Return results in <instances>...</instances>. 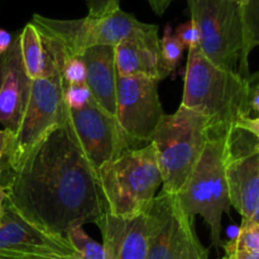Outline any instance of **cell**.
<instances>
[{"label": "cell", "mask_w": 259, "mask_h": 259, "mask_svg": "<svg viewBox=\"0 0 259 259\" xmlns=\"http://www.w3.org/2000/svg\"><path fill=\"white\" fill-rule=\"evenodd\" d=\"M3 187L22 219L53 237H65L75 223H95L106 211L98 174L67 119L38 144L22 168L7 172Z\"/></svg>", "instance_id": "obj_1"}, {"label": "cell", "mask_w": 259, "mask_h": 259, "mask_svg": "<svg viewBox=\"0 0 259 259\" xmlns=\"http://www.w3.org/2000/svg\"><path fill=\"white\" fill-rule=\"evenodd\" d=\"M42 37L45 50V71L42 77L32 81L29 100L19 128L14 136H8V147L3 159L5 172H17L56 128L67 119L63 101L62 65L66 52L57 42Z\"/></svg>", "instance_id": "obj_2"}, {"label": "cell", "mask_w": 259, "mask_h": 259, "mask_svg": "<svg viewBox=\"0 0 259 259\" xmlns=\"http://www.w3.org/2000/svg\"><path fill=\"white\" fill-rule=\"evenodd\" d=\"M248 93L247 78L215 66L200 48L189 51L181 106L204 115L210 131H232L239 119L250 116Z\"/></svg>", "instance_id": "obj_3"}, {"label": "cell", "mask_w": 259, "mask_h": 259, "mask_svg": "<svg viewBox=\"0 0 259 259\" xmlns=\"http://www.w3.org/2000/svg\"><path fill=\"white\" fill-rule=\"evenodd\" d=\"M232 131H210L196 167L179 194L175 195L185 217L191 220H195L196 215L204 218L217 249L224 244L222 242L223 214L229 215L232 206L225 176L228 139Z\"/></svg>", "instance_id": "obj_4"}, {"label": "cell", "mask_w": 259, "mask_h": 259, "mask_svg": "<svg viewBox=\"0 0 259 259\" xmlns=\"http://www.w3.org/2000/svg\"><path fill=\"white\" fill-rule=\"evenodd\" d=\"M106 211L114 217L146 214L162 185V175L152 143L132 149L98 171Z\"/></svg>", "instance_id": "obj_5"}, {"label": "cell", "mask_w": 259, "mask_h": 259, "mask_svg": "<svg viewBox=\"0 0 259 259\" xmlns=\"http://www.w3.org/2000/svg\"><path fill=\"white\" fill-rule=\"evenodd\" d=\"M210 129L204 115L181 105L176 113L164 115L151 141L162 175V192L177 195L184 187L201 157Z\"/></svg>", "instance_id": "obj_6"}, {"label": "cell", "mask_w": 259, "mask_h": 259, "mask_svg": "<svg viewBox=\"0 0 259 259\" xmlns=\"http://www.w3.org/2000/svg\"><path fill=\"white\" fill-rule=\"evenodd\" d=\"M201 37L200 51L220 68L237 72L244 50L242 0H187Z\"/></svg>", "instance_id": "obj_7"}, {"label": "cell", "mask_w": 259, "mask_h": 259, "mask_svg": "<svg viewBox=\"0 0 259 259\" xmlns=\"http://www.w3.org/2000/svg\"><path fill=\"white\" fill-rule=\"evenodd\" d=\"M32 23L40 35L57 42L72 56H80L94 46L115 47L144 24L121 9L103 17L88 15L80 19H53L34 14Z\"/></svg>", "instance_id": "obj_8"}, {"label": "cell", "mask_w": 259, "mask_h": 259, "mask_svg": "<svg viewBox=\"0 0 259 259\" xmlns=\"http://www.w3.org/2000/svg\"><path fill=\"white\" fill-rule=\"evenodd\" d=\"M67 120L96 174L125 152L144 147L126 136L116 118L105 113L94 100L80 110L67 109Z\"/></svg>", "instance_id": "obj_9"}, {"label": "cell", "mask_w": 259, "mask_h": 259, "mask_svg": "<svg viewBox=\"0 0 259 259\" xmlns=\"http://www.w3.org/2000/svg\"><path fill=\"white\" fill-rule=\"evenodd\" d=\"M158 83L146 76H116V120L124 133L141 146L151 143L166 115Z\"/></svg>", "instance_id": "obj_10"}, {"label": "cell", "mask_w": 259, "mask_h": 259, "mask_svg": "<svg viewBox=\"0 0 259 259\" xmlns=\"http://www.w3.org/2000/svg\"><path fill=\"white\" fill-rule=\"evenodd\" d=\"M252 134L234 128L228 139L225 176L230 205L242 219H252L259 202V152Z\"/></svg>", "instance_id": "obj_11"}, {"label": "cell", "mask_w": 259, "mask_h": 259, "mask_svg": "<svg viewBox=\"0 0 259 259\" xmlns=\"http://www.w3.org/2000/svg\"><path fill=\"white\" fill-rule=\"evenodd\" d=\"M52 253L76 254L66 237H53L32 227L7 201L0 223V259H32Z\"/></svg>", "instance_id": "obj_12"}, {"label": "cell", "mask_w": 259, "mask_h": 259, "mask_svg": "<svg viewBox=\"0 0 259 259\" xmlns=\"http://www.w3.org/2000/svg\"><path fill=\"white\" fill-rule=\"evenodd\" d=\"M32 90L20 53L19 34L13 37L12 46L0 55V124L8 136H14L24 115Z\"/></svg>", "instance_id": "obj_13"}, {"label": "cell", "mask_w": 259, "mask_h": 259, "mask_svg": "<svg viewBox=\"0 0 259 259\" xmlns=\"http://www.w3.org/2000/svg\"><path fill=\"white\" fill-rule=\"evenodd\" d=\"M118 76H146L159 81L171 75L161 56L158 27L144 23L115 46Z\"/></svg>", "instance_id": "obj_14"}, {"label": "cell", "mask_w": 259, "mask_h": 259, "mask_svg": "<svg viewBox=\"0 0 259 259\" xmlns=\"http://www.w3.org/2000/svg\"><path fill=\"white\" fill-rule=\"evenodd\" d=\"M147 259H174L189 218L180 209L175 195L161 192L147 210Z\"/></svg>", "instance_id": "obj_15"}, {"label": "cell", "mask_w": 259, "mask_h": 259, "mask_svg": "<svg viewBox=\"0 0 259 259\" xmlns=\"http://www.w3.org/2000/svg\"><path fill=\"white\" fill-rule=\"evenodd\" d=\"M103 235L105 259H147V214L119 218L104 211L95 222Z\"/></svg>", "instance_id": "obj_16"}, {"label": "cell", "mask_w": 259, "mask_h": 259, "mask_svg": "<svg viewBox=\"0 0 259 259\" xmlns=\"http://www.w3.org/2000/svg\"><path fill=\"white\" fill-rule=\"evenodd\" d=\"M86 67V85L93 100L109 115L116 118L115 47L94 46L81 53Z\"/></svg>", "instance_id": "obj_17"}, {"label": "cell", "mask_w": 259, "mask_h": 259, "mask_svg": "<svg viewBox=\"0 0 259 259\" xmlns=\"http://www.w3.org/2000/svg\"><path fill=\"white\" fill-rule=\"evenodd\" d=\"M20 53L28 77L32 81L42 77L45 71V50L42 37L33 23H28L19 33Z\"/></svg>", "instance_id": "obj_18"}, {"label": "cell", "mask_w": 259, "mask_h": 259, "mask_svg": "<svg viewBox=\"0 0 259 259\" xmlns=\"http://www.w3.org/2000/svg\"><path fill=\"white\" fill-rule=\"evenodd\" d=\"M243 22H244V50L240 57L239 73L243 78H249L248 57L254 47L259 46V0H242Z\"/></svg>", "instance_id": "obj_19"}, {"label": "cell", "mask_w": 259, "mask_h": 259, "mask_svg": "<svg viewBox=\"0 0 259 259\" xmlns=\"http://www.w3.org/2000/svg\"><path fill=\"white\" fill-rule=\"evenodd\" d=\"M65 237L80 259H105L103 244H99L89 237L83 230L82 224L75 223L70 225L66 230Z\"/></svg>", "instance_id": "obj_20"}, {"label": "cell", "mask_w": 259, "mask_h": 259, "mask_svg": "<svg viewBox=\"0 0 259 259\" xmlns=\"http://www.w3.org/2000/svg\"><path fill=\"white\" fill-rule=\"evenodd\" d=\"M223 248L225 250H243L259 259V224L252 219H242L238 235L232 242L223 244Z\"/></svg>", "instance_id": "obj_21"}, {"label": "cell", "mask_w": 259, "mask_h": 259, "mask_svg": "<svg viewBox=\"0 0 259 259\" xmlns=\"http://www.w3.org/2000/svg\"><path fill=\"white\" fill-rule=\"evenodd\" d=\"M207 257L209 249L200 243L195 232L194 220L187 219L174 259H207Z\"/></svg>", "instance_id": "obj_22"}, {"label": "cell", "mask_w": 259, "mask_h": 259, "mask_svg": "<svg viewBox=\"0 0 259 259\" xmlns=\"http://www.w3.org/2000/svg\"><path fill=\"white\" fill-rule=\"evenodd\" d=\"M159 47H161V56L166 67L174 72L177 68V65L181 61L184 55L185 47L174 33H171V28L167 27L164 34L159 38Z\"/></svg>", "instance_id": "obj_23"}, {"label": "cell", "mask_w": 259, "mask_h": 259, "mask_svg": "<svg viewBox=\"0 0 259 259\" xmlns=\"http://www.w3.org/2000/svg\"><path fill=\"white\" fill-rule=\"evenodd\" d=\"M93 100V95L86 83L67 85L63 82V101L68 110H80Z\"/></svg>", "instance_id": "obj_24"}, {"label": "cell", "mask_w": 259, "mask_h": 259, "mask_svg": "<svg viewBox=\"0 0 259 259\" xmlns=\"http://www.w3.org/2000/svg\"><path fill=\"white\" fill-rule=\"evenodd\" d=\"M63 82L67 85L86 83V67L81 56H72L66 53L62 65Z\"/></svg>", "instance_id": "obj_25"}, {"label": "cell", "mask_w": 259, "mask_h": 259, "mask_svg": "<svg viewBox=\"0 0 259 259\" xmlns=\"http://www.w3.org/2000/svg\"><path fill=\"white\" fill-rule=\"evenodd\" d=\"M175 35L177 39L184 45L185 48L189 51L199 50L200 42H201V37H200V32L197 25L195 24L194 20L190 19L189 22L182 23L179 27L175 29Z\"/></svg>", "instance_id": "obj_26"}, {"label": "cell", "mask_w": 259, "mask_h": 259, "mask_svg": "<svg viewBox=\"0 0 259 259\" xmlns=\"http://www.w3.org/2000/svg\"><path fill=\"white\" fill-rule=\"evenodd\" d=\"M90 17H103L120 9V0H86Z\"/></svg>", "instance_id": "obj_27"}, {"label": "cell", "mask_w": 259, "mask_h": 259, "mask_svg": "<svg viewBox=\"0 0 259 259\" xmlns=\"http://www.w3.org/2000/svg\"><path fill=\"white\" fill-rule=\"evenodd\" d=\"M249 83V93H248V108H249L250 116L252 113L259 116V77L255 75L249 76L248 78Z\"/></svg>", "instance_id": "obj_28"}, {"label": "cell", "mask_w": 259, "mask_h": 259, "mask_svg": "<svg viewBox=\"0 0 259 259\" xmlns=\"http://www.w3.org/2000/svg\"><path fill=\"white\" fill-rule=\"evenodd\" d=\"M235 128L252 134L259 141V116H244L237 121Z\"/></svg>", "instance_id": "obj_29"}, {"label": "cell", "mask_w": 259, "mask_h": 259, "mask_svg": "<svg viewBox=\"0 0 259 259\" xmlns=\"http://www.w3.org/2000/svg\"><path fill=\"white\" fill-rule=\"evenodd\" d=\"M174 2L175 0H148L152 10H153L157 15L163 14L167 10V8H168Z\"/></svg>", "instance_id": "obj_30"}, {"label": "cell", "mask_w": 259, "mask_h": 259, "mask_svg": "<svg viewBox=\"0 0 259 259\" xmlns=\"http://www.w3.org/2000/svg\"><path fill=\"white\" fill-rule=\"evenodd\" d=\"M13 42V35L5 29L0 28V55L7 52L9 47L12 46Z\"/></svg>", "instance_id": "obj_31"}, {"label": "cell", "mask_w": 259, "mask_h": 259, "mask_svg": "<svg viewBox=\"0 0 259 259\" xmlns=\"http://www.w3.org/2000/svg\"><path fill=\"white\" fill-rule=\"evenodd\" d=\"M227 254H230L233 257V259H258L255 257H253L252 254L247 252H243V250H235V249H227L225 250Z\"/></svg>", "instance_id": "obj_32"}, {"label": "cell", "mask_w": 259, "mask_h": 259, "mask_svg": "<svg viewBox=\"0 0 259 259\" xmlns=\"http://www.w3.org/2000/svg\"><path fill=\"white\" fill-rule=\"evenodd\" d=\"M7 194H5V189L3 185L0 186V223H2L3 218L5 215V209H7Z\"/></svg>", "instance_id": "obj_33"}, {"label": "cell", "mask_w": 259, "mask_h": 259, "mask_svg": "<svg viewBox=\"0 0 259 259\" xmlns=\"http://www.w3.org/2000/svg\"><path fill=\"white\" fill-rule=\"evenodd\" d=\"M8 147V133L4 131V129H0V158H3L7 152Z\"/></svg>", "instance_id": "obj_34"}, {"label": "cell", "mask_w": 259, "mask_h": 259, "mask_svg": "<svg viewBox=\"0 0 259 259\" xmlns=\"http://www.w3.org/2000/svg\"><path fill=\"white\" fill-rule=\"evenodd\" d=\"M66 255H67V254H60V253H53V254L45 255V257H40V258H38V259H60L61 257H66Z\"/></svg>", "instance_id": "obj_35"}, {"label": "cell", "mask_w": 259, "mask_h": 259, "mask_svg": "<svg viewBox=\"0 0 259 259\" xmlns=\"http://www.w3.org/2000/svg\"><path fill=\"white\" fill-rule=\"evenodd\" d=\"M252 220L254 223H257V224H259V202H258L257 207H255V211H254V214H253Z\"/></svg>", "instance_id": "obj_36"}, {"label": "cell", "mask_w": 259, "mask_h": 259, "mask_svg": "<svg viewBox=\"0 0 259 259\" xmlns=\"http://www.w3.org/2000/svg\"><path fill=\"white\" fill-rule=\"evenodd\" d=\"M3 172H4V169H3V158H0V186H2V177H3Z\"/></svg>", "instance_id": "obj_37"}, {"label": "cell", "mask_w": 259, "mask_h": 259, "mask_svg": "<svg viewBox=\"0 0 259 259\" xmlns=\"http://www.w3.org/2000/svg\"><path fill=\"white\" fill-rule=\"evenodd\" d=\"M60 259H80L77 254H73V255H66V257H61Z\"/></svg>", "instance_id": "obj_38"}, {"label": "cell", "mask_w": 259, "mask_h": 259, "mask_svg": "<svg viewBox=\"0 0 259 259\" xmlns=\"http://www.w3.org/2000/svg\"><path fill=\"white\" fill-rule=\"evenodd\" d=\"M222 259H233V257H232V255H230V254H225L224 257H223Z\"/></svg>", "instance_id": "obj_39"}, {"label": "cell", "mask_w": 259, "mask_h": 259, "mask_svg": "<svg viewBox=\"0 0 259 259\" xmlns=\"http://www.w3.org/2000/svg\"><path fill=\"white\" fill-rule=\"evenodd\" d=\"M254 147H255V149H257V151L259 152V141L257 142V143H255V146H254Z\"/></svg>", "instance_id": "obj_40"}, {"label": "cell", "mask_w": 259, "mask_h": 259, "mask_svg": "<svg viewBox=\"0 0 259 259\" xmlns=\"http://www.w3.org/2000/svg\"><path fill=\"white\" fill-rule=\"evenodd\" d=\"M257 76H258V77H259V72H258V73H257Z\"/></svg>", "instance_id": "obj_41"}]
</instances>
